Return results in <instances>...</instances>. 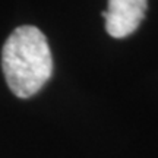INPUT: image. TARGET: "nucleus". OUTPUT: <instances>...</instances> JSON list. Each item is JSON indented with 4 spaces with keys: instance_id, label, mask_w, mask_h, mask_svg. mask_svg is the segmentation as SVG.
Segmentation results:
<instances>
[{
    "instance_id": "1",
    "label": "nucleus",
    "mask_w": 158,
    "mask_h": 158,
    "mask_svg": "<svg viewBox=\"0 0 158 158\" xmlns=\"http://www.w3.org/2000/svg\"><path fill=\"white\" fill-rule=\"evenodd\" d=\"M6 84L19 98L35 95L53 73V57L45 35L35 27L16 28L2 50Z\"/></svg>"
},
{
    "instance_id": "2",
    "label": "nucleus",
    "mask_w": 158,
    "mask_h": 158,
    "mask_svg": "<svg viewBox=\"0 0 158 158\" xmlns=\"http://www.w3.org/2000/svg\"><path fill=\"white\" fill-rule=\"evenodd\" d=\"M148 7V0H108L102 12L106 29L114 38H124L139 28Z\"/></svg>"
}]
</instances>
